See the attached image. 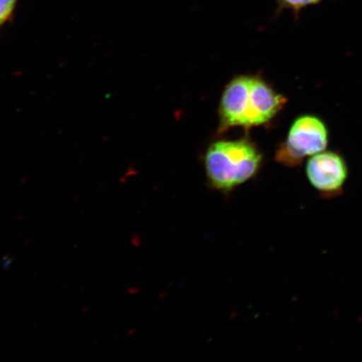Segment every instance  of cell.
Here are the masks:
<instances>
[{
	"mask_svg": "<svg viewBox=\"0 0 362 362\" xmlns=\"http://www.w3.org/2000/svg\"><path fill=\"white\" fill-rule=\"evenodd\" d=\"M325 1V0H276L278 6V13L284 11H291L294 16L298 18L301 11L310 6Z\"/></svg>",
	"mask_w": 362,
	"mask_h": 362,
	"instance_id": "5",
	"label": "cell"
},
{
	"mask_svg": "<svg viewBox=\"0 0 362 362\" xmlns=\"http://www.w3.org/2000/svg\"><path fill=\"white\" fill-rule=\"evenodd\" d=\"M329 141L328 127L320 117L301 115L293 122L287 138L276 151V160L294 168L300 166L306 158L325 151Z\"/></svg>",
	"mask_w": 362,
	"mask_h": 362,
	"instance_id": "3",
	"label": "cell"
},
{
	"mask_svg": "<svg viewBox=\"0 0 362 362\" xmlns=\"http://www.w3.org/2000/svg\"><path fill=\"white\" fill-rule=\"evenodd\" d=\"M17 0H0V25H2L12 15Z\"/></svg>",
	"mask_w": 362,
	"mask_h": 362,
	"instance_id": "6",
	"label": "cell"
},
{
	"mask_svg": "<svg viewBox=\"0 0 362 362\" xmlns=\"http://www.w3.org/2000/svg\"><path fill=\"white\" fill-rule=\"evenodd\" d=\"M287 99L255 75H239L226 84L219 103V132L269 124L282 111Z\"/></svg>",
	"mask_w": 362,
	"mask_h": 362,
	"instance_id": "1",
	"label": "cell"
},
{
	"mask_svg": "<svg viewBox=\"0 0 362 362\" xmlns=\"http://www.w3.org/2000/svg\"><path fill=\"white\" fill-rule=\"evenodd\" d=\"M305 174L321 197L332 199L342 194L349 168L341 153L325 149L308 158Z\"/></svg>",
	"mask_w": 362,
	"mask_h": 362,
	"instance_id": "4",
	"label": "cell"
},
{
	"mask_svg": "<svg viewBox=\"0 0 362 362\" xmlns=\"http://www.w3.org/2000/svg\"><path fill=\"white\" fill-rule=\"evenodd\" d=\"M262 153L248 138L221 139L210 144L204 156L208 181L221 192H230L259 170Z\"/></svg>",
	"mask_w": 362,
	"mask_h": 362,
	"instance_id": "2",
	"label": "cell"
},
{
	"mask_svg": "<svg viewBox=\"0 0 362 362\" xmlns=\"http://www.w3.org/2000/svg\"><path fill=\"white\" fill-rule=\"evenodd\" d=\"M13 262V257L11 255H6L2 260V268L4 269H8L11 268Z\"/></svg>",
	"mask_w": 362,
	"mask_h": 362,
	"instance_id": "7",
	"label": "cell"
}]
</instances>
